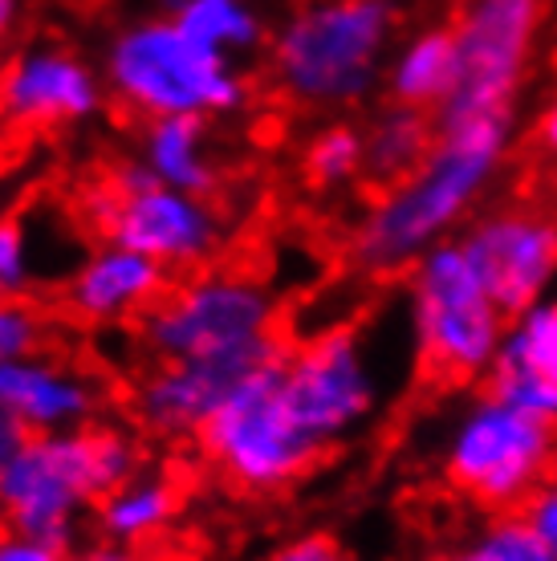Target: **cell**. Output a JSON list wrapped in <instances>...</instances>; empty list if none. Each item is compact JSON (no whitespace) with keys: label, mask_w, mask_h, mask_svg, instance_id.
Segmentation results:
<instances>
[{"label":"cell","mask_w":557,"mask_h":561,"mask_svg":"<svg viewBox=\"0 0 557 561\" xmlns=\"http://www.w3.org/2000/svg\"><path fill=\"white\" fill-rule=\"evenodd\" d=\"M516 114L440 127L428 159L387 183L350 232V256L371 277L407 273L435 244L456 240L513 151Z\"/></svg>","instance_id":"1"},{"label":"cell","mask_w":557,"mask_h":561,"mask_svg":"<svg viewBox=\"0 0 557 561\" xmlns=\"http://www.w3.org/2000/svg\"><path fill=\"white\" fill-rule=\"evenodd\" d=\"M139 468L143 444L123 423L94 420L73 432L25 435L0 480V525L49 546L78 549L98 501Z\"/></svg>","instance_id":"2"},{"label":"cell","mask_w":557,"mask_h":561,"mask_svg":"<svg viewBox=\"0 0 557 561\" xmlns=\"http://www.w3.org/2000/svg\"><path fill=\"white\" fill-rule=\"evenodd\" d=\"M390 0H306L269 37V70L302 111H354L387 78Z\"/></svg>","instance_id":"3"},{"label":"cell","mask_w":557,"mask_h":561,"mask_svg":"<svg viewBox=\"0 0 557 561\" xmlns=\"http://www.w3.org/2000/svg\"><path fill=\"white\" fill-rule=\"evenodd\" d=\"M102 78L118 106L151 118H224L249 106V78L171 16H147L118 28L102 57Z\"/></svg>","instance_id":"4"},{"label":"cell","mask_w":557,"mask_h":561,"mask_svg":"<svg viewBox=\"0 0 557 561\" xmlns=\"http://www.w3.org/2000/svg\"><path fill=\"white\" fill-rule=\"evenodd\" d=\"M139 342L151 363L228 358L285 351L281 301L261 277L240 268H195L168 285L139 318Z\"/></svg>","instance_id":"5"},{"label":"cell","mask_w":557,"mask_h":561,"mask_svg":"<svg viewBox=\"0 0 557 561\" xmlns=\"http://www.w3.org/2000/svg\"><path fill=\"white\" fill-rule=\"evenodd\" d=\"M440 472L485 513H521L557 472V423L480 391L444 435Z\"/></svg>","instance_id":"6"},{"label":"cell","mask_w":557,"mask_h":561,"mask_svg":"<svg viewBox=\"0 0 557 561\" xmlns=\"http://www.w3.org/2000/svg\"><path fill=\"white\" fill-rule=\"evenodd\" d=\"M407 325L423 366L447 382H485L509 334L461 240H444L407 268Z\"/></svg>","instance_id":"7"},{"label":"cell","mask_w":557,"mask_h":561,"mask_svg":"<svg viewBox=\"0 0 557 561\" xmlns=\"http://www.w3.org/2000/svg\"><path fill=\"white\" fill-rule=\"evenodd\" d=\"M82 211L102 240L151 256L168 273H195L224 249V220L212 199L163 187L139 154L98 180Z\"/></svg>","instance_id":"8"},{"label":"cell","mask_w":557,"mask_h":561,"mask_svg":"<svg viewBox=\"0 0 557 561\" xmlns=\"http://www.w3.org/2000/svg\"><path fill=\"white\" fill-rule=\"evenodd\" d=\"M195 439L212 468L245 492L289 489L326 460L285 408L281 358L240 382Z\"/></svg>","instance_id":"9"},{"label":"cell","mask_w":557,"mask_h":561,"mask_svg":"<svg viewBox=\"0 0 557 561\" xmlns=\"http://www.w3.org/2000/svg\"><path fill=\"white\" fill-rule=\"evenodd\" d=\"M281 394L297 427L326 456L363 432L383 403V375L363 330L334 325L289 346L281 358Z\"/></svg>","instance_id":"10"},{"label":"cell","mask_w":557,"mask_h":561,"mask_svg":"<svg viewBox=\"0 0 557 561\" xmlns=\"http://www.w3.org/2000/svg\"><path fill=\"white\" fill-rule=\"evenodd\" d=\"M542 25V0H464L452 21L456 73L435 127H456L468 118L509 114L525 82Z\"/></svg>","instance_id":"11"},{"label":"cell","mask_w":557,"mask_h":561,"mask_svg":"<svg viewBox=\"0 0 557 561\" xmlns=\"http://www.w3.org/2000/svg\"><path fill=\"white\" fill-rule=\"evenodd\" d=\"M461 249L488 297L513 322L557 277V216L537 204H501L464 225Z\"/></svg>","instance_id":"12"},{"label":"cell","mask_w":557,"mask_h":561,"mask_svg":"<svg viewBox=\"0 0 557 561\" xmlns=\"http://www.w3.org/2000/svg\"><path fill=\"white\" fill-rule=\"evenodd\" d=\"M285 351L151 363L135 379L130 415L139 423V432L147 435H159V439H195V435L204 432V423L224 408V399L237 391L240 382L249 379V375H257L261 366L285 358Z\"/></svg>","instance_id":"13"},{"label":"cell","mask_w":557,"mask_h":561,"mask_svg":"<svg viewBox=\"0 0 557 561\" xmlns=\"http://www.w3.org/2000/svg\"><path fill=\"white\" fill-rule=\"evenodd\" d=\"M102 106L106 78L66 45H29L0 66V118L13 127H82Z\"/></svg>","instance_id":"14"},{"label":"cell","mask_w":557,"mask_h":561,"mask_svg":"<svg viewBox=\"0 0 557 561\" xmlns=\"http://www.w3.org/2000/svg\"><path fill=\"white\" fill-rule=\"evenodd\" d=\"M106 391L102 382L57 354H29L0 363V408L9 411L29 435L73 432L102 420Z\"/></svg>","instance_id":"15"},{"label":"cell","mask_w":557,"mask_h":561,"mask_svg":"<svg viewBox=\"0 0 557 561\" xmlns=\"http://www.w3.org/2000/svg\"><path fill=\"white\" fill-rule=\"evenodd\" d=\"M171 273L126 244L102 240L66 277V309L86 325H118L143 318L168 294Z\"/></svg>","instance_id":"16"},{"label":"cell","mask_w":557,"mask_h":561,"mask_svg":"<svg viewBox=\"0 0 557 561\" xmlns=\"http://www.w3.org/2000/svg\"><path fill=\"white\" fill-rule=\"evenodd\" d=\"M139 159L163 187H175L187 196L212 199L224 183L220 159L212 147V118L175 114V118L143 123Z\"/></svg>","instance_id":"17"},{"label":"cell","mask_w":557,"mask_h":561,"mask_svg":"<svg viewBox=\"0 0 557 561\" xmlns=\"http://www.w3.org/2000/svg\"><path fill=\"white\" fill-rule=\"evenodd\" d=\"M183 492L175 477L159 472V468H139L130 480L111 489L94 508V534L118 546L139 549L168 529L175 513H180Z\"/></svg>","instance_id":"18"},{"label":"cell","mask_w":557,"mask_h":561,"mask_svg":"<svg viewBox=\"0 0 557 561\" xmlns=\"http://www.w3.org/2000/svg\"><path fill=\"white\" fill-rule=\"evenodd\" d=\"M452 73H456L452 28H423L390 54L383 90L399 106H419V111L435 114L452 90Z\"/></svg>","instance_id":"19"},{"label":"cell","mask_w":557,"mask_h":561,"mask_svg":"<svg viewBox=\"0 0 557 561\" xmlns=\"http://www.w3.org/2000/svg\"><path fill=\"white\" fill-rule=\"evenodd\" d=\"M435 135V114L419 111V106H399L387 102L383 111H375V118L363 127L366 139V175L378 180L383 187L395 180H403L407 171H416L428 151H432Z\"/></svg>","instance_id":"20"},{"label":"cell","mask_w":557,"mask_h":561,"mask_svg":"<svg viewBox=\"0 0 557 561\" xmlns=\"http://www.w3.org/2000/svg\"><path fill=\"white\" fill-rule=\"evenodd\" d=\"M168 16L216 54L252 57L269 42L265 16L252 0H168Z\"/></svg>","instance_id":"21"},{"label":"cell","mask_w":557,"mask_h":561,"mask_svg":"<svg viewBox=\"0 0 557 561\" xmlns=\"http://www.w3.org/2000/svg\"><path fill=\"white\" fill-rule=\"evenodd\" d=\"M306 180L321 192L350 187L366 175V139L363 127H354L346 118H334L309 135L306 154H302Z\"/></svg>","instance_id":"22"},{"label":"cell","mask_w":557,"mask_h":561,"mask_svg":"<svg viewBox=\"0 0 557 561\" xmlns=\"http://www.w3.org/2000/svg\"><path fill=\"white\" fill-rule=\"evenodd\" d=\"M37 216L4 211L0 216V297H29L42 280H54V261L37 253Z\"/></svg>","instance_id":"23"},{"label":"cell","mask_w":557,"mask_h":561,"mask_svg":"<svg viewBox=\"0 0 557 561\" xmlns=\"http://www.w3.org/2000/svg\"><path fill=\"white\" fill-rule=\"evenodd\" d=\"M440 561H557V553L537 537L525 513H488L485 525Z\"/></svg>","instance_id":"24"},{"label":"cell","mask_w":557,"mask_h":561,"mask_svg":"<svg viewBox=\"0 0 557 561\" xmlns=\"http://www.w3.org/2000/svg\"><path fill=\"white\" fill-rule=\"evenodd\" d=\"M504 363L530 366L542 379L557 382V294H545L525 313H516L504 334Z\"/></svg>","instance_id":"25"},{"label":"cell","mask_w":557,"mask_h":561,"mask_svg":"<svg viewBox=\"0 0 557 561\" xmlns=\"http://www.w3.org/2000/svg\"><path fill=\"white\" fill-rule=\"evenodd\" d=\"M485 391L504 399V403H513V408L530 411V415H537V420L557 423V382L542 379V375L530 370V366H516V363L497 358V366L488 370V379H485Z\"/></svg>","instance_id":"26"},{"label":"cell","mask_w":557,"mask_h":561,"mask_svg":"<svg viewBox=\"0 0 557 561\" xmlns=\"http://www.w3.org/2000/svg\"><path fill=\"white\" fill-rule=\"evenodd\" d=\"M49 342V322L33 297H0V363L42 354Z\"/></svg>","instance_id":"27"},{"label":"cell","mask_w":557,"mask_h":561,"mask_svg":"<svg viewBox=\"0 0 557 561\" xmlns=\"http://www.w3.org/2000/svg\"><path fill=\"white\" fill-rule=\"evenodd\" d=\"M265 561H359L346 546H338L334 537L326 534H306V537H293L281 549H273Z\"/></svg>","instance_id":"28"},{"label":"cell","mask_w":557,"mask_h":561,"mask_svg":"<svg viewBox=\"0 0 557 561\" xmlns=\"http://www.w3.org/2000/svg\"><path fill=\"white\" fill-rule=\"evenodd\" d=\"M0 561H70V549L49 546L42 537L16 534L9 525H0Z\"/></svg>","instance_id":"29"},{"label":"cell","mask_w":557,"mask_h":561,"mask_svg":"<svg viewBox=\"0 0 557 561\" xmlns=\"http://www.w3.org/2000/svg\"><path fill=\"white\" fill-rule=\"evenodd\" d=\"M525 513V520H530L533 529H537V537H542L545 546L557 553V472L549 480H545L542 489L530 496V505L521 508Z\"/></svg>","instance_id":"30"},{"label":"cell","mask_w":557,"mask_h":561,"mask_svg":"<svg viewBox=\"0 0 557 561\" xmlns=\"http://www.w3.org/2000/svg\"><path fill=\"white\" fill-rule=\"evenodd\" d=\"M70 561H139V553H135L130 546H118V541L98 537V541H90V546L70 549Z\"/></svg>","instance_id":"31"},{"label":"cell","mask_w":557,"mask_h":561,"mask_svg":"<svg viewBox=\"0 0 557 561\" xmlns=\"http://www.w3.org/2000/svg\"><path fill=\"white\" fill-rule=\"evenodd\" d=\"M25 435H29L25 427L0 408V480H4V468L13 463V456L21 451V444H25Z\"/></svg>","instance_id":"32"},{"label":"cell","mask_w":557,"mask_h":561,"mask_svg":"<svg viewBox=\"0 0 557 561\" xmlns=\"http://www.w3.org/2000/svg\"><path fill=\"white\" fill-rule=\"evenodd\" d=\"M537 147L557 159V94L549 99V106L542 111V118H537Z\"/></svg>","instance_id":"33"},{"label":"cell","mask_w":557,"mask_h":561,"mask_svg":"<svg viewBox=\"0 0 557 561\" xmlns=\"http://www.w3.org/2000/svg\"><path fill=\"white\" fill-rule=\"evenodd\" d=\"M16 9H21V0H0V45L9 42V33H13Z\"/></svg>","instance_id":"34"}]
</instances>
